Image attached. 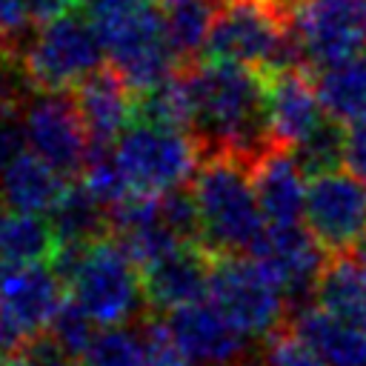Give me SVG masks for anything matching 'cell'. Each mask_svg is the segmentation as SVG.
Instances as JSON below:
<instances>
[{"mask_svg":"<svg viewBox=\"0 0 366 366\" xmlns=\"http://www.w3.org/2000/svg\"><path fill=\"white\" fill-rule=\"evenodd\" d=\"M192 94V137L200 154H232L254 166L277 146L263 109V74L237 63L206 60L186 74Z\"/></svg>","mask_w":366,"mask_h":366,"instance_id":"obj_1","label":"cell"},{"mask_svg":"<svg viewBox=\"0 0 366 366\" xmlns=\"http://www.w3.org/2000/svg\"><path fill=\"white\" fill-rule=\"evenodd\" d=\"M194 200L200 209V246L212 254H254L266 237V214L260 209L252 166L232 154H206L194 177Z\"/></svg>","mask_w":366,"mask_h":366,"instance_id":"obj_2","label":"cell"},{"mask_svg":"<svg viewBox=\"0 0 366 366\" xmlns=\"http://www.w3.org/2000/svg\"><path fill=\"white\" fill-rule=\"evenodd\" d=\"M86 17L97 29L112 69L143 92L174 74V51L163 31V14L154 0H83Z\"/></svg>","mask_w":366,"mask_h":366,"instance_id":"obj_3","label":"cell"},{"mask_svg":"<svg viewBox=\"0 0 366 366\" xmlns=\"http://www.w3.org/2000/svg\"><path fill=\"white\" fill-rule=\"evenodd\" d=\"M206 60L237 63L263 77L297 63V46L289 29V14L272 0H223L203 49Z\"/></svg>","mask_w":366,"mask_h":366,"instance_id":"obj_4","label":"cell"},{"mask_svg":"<svg viewBox=\"0 0 366 366\" xmlns=\"http://www.w3.org/2000/svg\"><path fill=\"white\" fill-rule=\"evenodd\" d=\"M137 272L140 269L114 237H100L89 243L77 272L66 286L94 323L117 326L152 312L143 292V277Z\"/></svg>","mask_w":366,"mask_h":366,"instance_id":"obj_5","label":"cell"},{"mask_svg":"<svg viewBox=\"0 0 366 366\" xmlns=\"http://www.w3.org/2000/svg\"><path fill=\"white\" fill-rule=\"evenodd\" d=\"M209 297L243 335L266 337L289 312L283 283L254 254H212Z\"/></svg>","mask_w":366,"mask_h":366,"instance_id":"obj_6","label":"cell"},{"mask_svg":"<svg viewBox=\"0 0 366 366\" xmlns=\"http://www.w3.org/2000/svg\"><path fill=\"white\" fill-rule=\"evenodd\" d=\"M20 54L34 86L51 92L77 86L83 77L97 71L100 60L106 57L97 29L77 11H66L49 23H40Z\"/></svg>","mask_w":366,"mask_h":366,"instance_id":"obj_7","label":"cell"},{"mask_svg":"<svg viewBox=\"0 0 366 366\" xmlns=\"http://www.w3.org/2000/svg\"><path fill=\"white\" fill-rule=\"evenodd\" d=\"M112 149L129 189L143 194H166L180 189L194 174L200 154V146L192 134L149 123L129 126Z\"/></svg>","mask_w":366,"mask_h":366,"instance_id":"obj_8","label":"cell"},{"mask_svg":"<svg viewBox=\"0 0 366 366\" xmlns=\"http://www.w3.org/2000/svg\"><path fill=\"white\" fill-rule=\"evenodd\" d=\"M289 29L303 63L329 66L366 49V0H300Z\"/></svg>","mask_w":366,"mask_h":366,"instance_id":"obj_9","label":"cell"},{"mask_svg":"<svg viewBox=\"0 0 366 366\" xmlns=\"http://www.w3.org/2000/svg\"><path fill=\"white\" fill-rule=\"evenodd\" d=\"M303 220L329 254L352 252L366 234V180L340 169L315 174L306 189Z\"/></svg>","mask_w":366,"mask_h":366,"instance_id":"obj_10","label":"cell"},{"mask_svg":"<svg viewBox=\"0 0 366 366\" xmlns=\"http://www.w3.org/2000/svg\"><path fill=\"white\" fill-rule=\"evenodd\" d=\"M23 123L29 149L49 160L57 172L71 174L83 169L86 154L92 149V137L80 117L74 97L66 92L37 89L23 103Z\"/></svg>","mask_w":366,"mask_h":366,"instance_id":"obj_11","label":"cell"},{"mask_svg":"<svg viewBox=\"0 0 366 366\" xmlns=\"http://www.w3.org/2000/svg\"><path fill=\"white\" fill-rule=\"evenodd\" d=\"M166 329L172 343L200 366H234L249 357L246 335L214 303L194 300L169 309Z\"/></svg>","mask_w":366,"mask_h":366,"instance_id":"obj_12","label":"cell"},{"mask_svg":"<svg viewBox=\"0 0 366 366\" xmlns=\"http://www.w3.org/2000/svg\"><path fill=\"white\" fill-rule=\"evenodd\" d=\"M263 109L272 140L286 149L297 146L326 117L317 83L303 66H289L263 77Z\"/></svg>","mask_w":366,"mask_h":366,"instance_id":"obj_13","label":"cell"},{"mask_svg":"<svg viewBox=\"0 0 366 366\" xmlns=\"http://www.w3.org/2000/svg\"><path fill=\"white\" fill-rule=\"evenodd\" d=\"M149 309H177L203 300L212 283V252L200 243H180L140 272Z\"/></svg>","mask_w":366,"mask_h":366,"instance_id":"obj_14","label":"cell"},{"mask_svg":"<svg viewBox=\"0 0 366 366\" xmlns=\"http://www.w3.org/2000/svg\"><path fill=\"white\" fill-rule=\"evenodd\" d=\"M306 177L309 174L286 146H272L257 157V163L252 166V180L269 226L303 223L309 189Z\"/></svg>","mask_w":366,"mask_h":366,"instance_id":"obj_15","label":"cell"},{"mask_svg":"<svg viewBox=\"0 0 366 366\" xmlns=\"http://www.w3.org/2000/svg\"><path fill=\"white\" fill-rule=\"evenodd\" d=\"M60 286H66V283L57 277L51 263L49 266L31 263V266H17V269H0V300L29 337L49 329L54 312L63 303Z\"/></svg>","mask_w":366,"mask_h":366,"instance_id":"obj_16","label":"cell"},{"mask_svg":"<svg viewBox=\"0 0 366 366\" xmlns=\"http://www.w3.org/2000/svg\"><path fill=\"white\" fill-rule=\"evenodd\" d=\"M292 329L326 360V366H366V323L309 303L292 315Z\"/></svg>","mask_w":366,"mask_h":366,"instance_id":"obj_17","label":"cell"},{"mask_svg":"<svg viewBox=\"0 0 366 366\" xmlns=\"http://www.w3.org/2000/svg\"><path fill=\"white\" fill-rule=\"evenodd\" d=\"M129 92V83L114 69H97L74 86V103L92 143H114L126 132V123L134 114Z\"/></svg>","mask_w":366,"mask_h":366,"instance_id":"obj_18","label":"cell"},{"mask_svg":"<svg viewBox=\"0 0 366 366\" xmlns=\"http://www.w3.org/2000/svg\"><path fill=\"white\" fill-rule=\"evenodd\" d=\"M63 189V172H57L31 149L0 166V197L11 212L49 214Z\"/></svg>","mask_w":366,"mask_h":366,"instance_id":"obj_19","label":"cell"},{"mask_svg":"<svg viewBox=\"0 0 366 366\" xmlns=\"http://www.w3.org/2000/svg\"><path fill=\"white\" fill-rule=\"evenodd\" d=\"M57 243H94L112 232L109 206L100 203L83 183L66 186L49 212Z\"/></svg>","mask_w":366,"mask_h":366,"instance_id":"obj_20","label":"cell"},{"mask_svg":"<svg viewBox=\"0 0 366 366\" xmlns=\"http://www.w3.org/2000/svg\"><path fill=\"white\" fill-rule=\"evenodd\" d=\"M317 94L329 117L355 123L366 117V57H346L329 63L317 74Z\"/></svg>","mask_w":366,"mask_h":366,"instance_id":"obj_21","label":"cell"},{"mask_svg":"<svg viewBox=\"0 0 366 366\" xmlns=\"http://www.w3.org/2000/svg\"><path fill=\"white\" fill-rule=\"evenodd\" d=\"M57 237L43 214L11 212L0 217V269H17L51 260Z\"/></svg>","mask_w":366,"mask_h":366,"instance_id":"obj_22","label":"cell"},{"mask_svg":"<svg viewBox=\"0 0 366 366\" xmlns=\"http://www.w3.org/2000/svg\"><path fill=\"white\" fill-rule=\"evenodd\" d=\"M315 300L337 315L366 323V266L349 252L329 254Z\"/></svg>","mask_w":366,"mask_h":366,"instance_id":"obj_23","label":"cell"},{"mask_svg":"<svg viewBox=\"0 0 366 366\" xmlns=\"http://www.w3.org/2000/svg\"><path fill=\"white\" fill-rule=\"evenodd\" d=\"M137 123L160 126V129H192V94L186 77L169 74L166 80L137 92L134 97Z\"/></svg>","mask_w":366,"mask_h":366,"instance_id":"obj_24","label":"cell"},{"mask_svg":"<svg viewBox=\"0 0 366 366\" xmlns=\"http://www.w3.org/2000/svg\"><path fill=\"white\" fill-rule=\"evenodd\" d=\"M214 11L209 0H172L163 11V31L177 60H192L203 54Z\"/></svg>","mask_w":366,"mask_h":366,"instance_id":"obj_25","label":"cell"},{"mask_svg":"<svg viewBox=\"0 0 366 366\" xmlns=\"http://www.w3.org/2000/svg\"><path fill=\"white\" fill-rule=\"evenodd\" d=\"M149 355V340L140 329L134 326H106L92 335L89 346L80 355V366H143Z\"/></svg>","mask_w":366,"mask_h":366,"instance_id":"obj_26","label":"cell"},{"mask_svg":"<svg viewBox=\"0 0 366 366\" xmlns=\"http://www.w3.org/2000/svg\"><path fill=\"white\" fill-rule=\"evenodd\" d=\"M346 134L349 132L343 129V123L326 114L297 146H292V154L309 177L335 172L340 169V163H346Z\"/></svg>","mask_w":366,"mask_h":366,"instance_id":"obj_27","label":"cell"},{"mask_svg":"<svg viewBox=\"0 0 366 366\" xmlns=\"http://www.w3.org/2000/svg\"><path fill=\"white\" fill-rule=\"evenodd\" d=\"M83 186L106 206H114L126 194H132L123 169L114 157V149H109V143H92L83 163Z\"/></svg>","mask_w":366,"mask_h":366,"instance_id":"obj_28","label":"cell"},{"mask_svg":"<svg viewBox=\"0 0 366 366\" xmlns=\"http://www.w3.org/2000/svg\"><path fill=\"white\" fill-rule=\"evenodd\" d=\"M263 366H326V360L292 329V323L277 326L266 335L260 349Z\"/></svg>","mask_w":366,"mask_h":366,"instance_id":"obj_29","label":"cell"},{"mask_svg":"<svg viewBox=\"0 0 366 366\" xmlns=\"http://www.w3.org/2000/svg\"><path fill=\"white\" fill-rule=\"evenodd\" d=\"M92 323H94V320L89 317V312H86L74 297H69V300H63L60 309L54 312V317H51V323H49V335H51L74 360H80L83 349L89 346V340H92V335H94Z\"/></svg>","mask_w":366,"mask_h":366,"instance_id":"obj_30","label":"cell"},{"mask_svg":"<svg viewBox=\"0 0 366 366\" xmlns=\"http://www.w3.org/2000/svg\"><path fill=\"white\" fill-rule=\"evenodd\" d=\"M34 17L29 11V0H0V49L23 51Z\"/></svg>","mask_w":366,"mask_h":366,"instance_id":"obj_31","label":"cell"},{"mask_svg":"<svg viewBox=\"0 0 366 366\" xmlns=\"http://www.w3.org/2000/svg\"><path fill=\"white\" fill-rule=\"evenodd\" d=\"M20 357H23L29 366H74V357H71L49 332L31 335L29 343L23 346Z\"/></svg>","mask_w":366,"mask_h":366,"instance_id":"obj_32","label":"cell"},{"mask_svg":"<svg viewBox=\"0 0 366 366\" xmlns=\"http://www.w3.org/2000/svg\"><path fill=\"white\" fill-rule=\"evenodd\" d=\"M29 149L23 109H0V166Z\"/></svg>","mask_w":366,"mask_h":366,"instance_id":"obj_33","label":"cell"},{"mask_svg":"<svg viewBox=\"0 0 366 366\" xmlns=\"http://www.w3.org/2000/svg\"><path fill=\"white\" fill-rule=\"evenodd\" d=\"M346 166L366 180V117L355 120L346 134Z\"/></svg>","mask_w":366,"mask_h":366,"instance_id":"obj_34","label":"cell"},{"mask_svg":"<svg viewBox=\"0 0 366 366\" xmlns=\"http://www.w3.org/2000/svg\"><path fill=\"white\" fill-rule=\"evenodd\" d=\"M26 343H29V335L23 332V326L11 317V312L0 300V357L3 355H20Z\"/></svg>","mask_w":366,"mask_h":366,"instance_id":"obj_35","label":"cell"},{"mask_svg":"<svg viewBox=\"0 0 366 366\" xmlns=\"http://www.w3.org/2000/svg\"><path fill=\"white\" fill-rule=\"evenodd\" d=\"M74 0H29V11L34 17V23H49L66 11H71Z\"/></svg>","mask_w":366,"mask_h":366,"instance_id":"obj_36","label":"cell"},{"mask_svg":"<svg viewBox=\"0 0 366 366\" xmlns=\"http://www.w3.org/2000/svg\"><path fill=\"white\" fill-rule=\"evenodd\" d=\"M352 254H355V257H357V260H360V263L366 266V234H363V237L357 240V246L352 249Z\"/></svg>","mask_w":366,"mask_h":366,"instance_id":"obj_37","label":"cell"},{"mask_svg":"<svg viewBox=\"0 0 366 366\" xmlns=\"http://www.w3.org/2000/svg\"><path fill=\"white\" fill-rule=\"evenodd\" d=\"M3 366H29V363L20 357V360H9V363H3Z\"/></svg>","mask_w":366,"mask_h":366,"instance_id":"obj_38","label":"cell"},{"mask_svg":"<svg viewBox=\"0 0 366 366\" xmlns=\"http://www.w3.org/2000/svg\"><path fill=\"white\" fill-rule=\"evenodd\" d=\"M0 200H3V197H0Z\"/></svg>","mask_w":366,"mask_h":366,"instance_id":"obj_39","label":"cell"}]
</instances>
